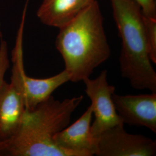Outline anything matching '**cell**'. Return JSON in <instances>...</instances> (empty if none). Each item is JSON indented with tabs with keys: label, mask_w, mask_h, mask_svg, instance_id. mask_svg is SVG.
<instances>
[{
	"label": "cell",
	"mask_w": 156,
	"mask_h": 156,
	"mask_svg": "<svg viewBox=\"0 0 156 156\" xmlns=\"http://www.w3.org/2000/svg\"><path fill=\"white\" fill-rule=\"evenodd\" d=\"M82 95L64 100L51 95L33 109H26L16 133L0 142V156H75L56 145L54 137L69 126Z\"/></svg>",
	"instance_id": "cell-1"
},
{
	"label": "cell",
	"mask_w": 156,
	"mask_h": 156,
	"mask_svg": "<svg viewBox=\"0 0 156 156\" xmlns=\"http://www.w3.org/2000/svg\"><path fill=\"white\" fill-rule=\"evenodd\" d=\"M59 30L55 45L64 60L69 81L78 82L90 78L111 56L98 1Z\"/></svg>",
	"instance_id": "cell-2"
},
{
	"label": "cell",
	"mask_w": 156,
	"mask_h": 156,
	"mask_svg": "<svg viewBox=\"0 0 156 156\" xmlns=\"http://www.w3.org/2000/svg\"><path fill=\"white\" fill-rule=\"evenodd\" d=\"M110 1L122 40L121 75L135 89L156 93V73L148 53L142 10L135 0Z\"/></svg>",
	"instance_id": "cell-3"
},
{
	"label": "cell",
	"mask_w": 156,
	"mask_h": 156,
	"mask_svg": "<svg viewBox=\"0 0 156 156\" xmlns=\"http://www.w3.org/2000/svg\"><path fill=\"white\" fill-rule=\"evenodd\" d=\"M23 19L12 55L11 82L21 95L26 109H31L48 99L60 86L69 81V76L65 69L55 76L45 79L31 78L27 75L24 67L23 50L24 13Z\"/></svg>",
	"instance_id": "cell-4"
},
{
	"label": "cell",
	"mask_w": 156,
	"mask_h": 156,
	"mask_svg": "<svg viewBox=\"0 0 156 156\" xmlns=\"http://www.w3.org/2000/svg\"><path fill=\"white\" fill-rule=\"evenodd\" d=\"M97 156H154L156 141L140 134L128 133L120 124L108 128L95 139Z\"/></svg>",
	"instance_id": "cell-5"
},
{
	"label": "cell",
	"mask_w": 156,
	"mask_h": 156,
	"mask_svg": "<svg viewBox=\"0 0 156 156\" xmlns=\"http://www.w3.org/2000/svg\"><path fill=\"white\" fill-rule=\"evenodd\" d=\"M83 81L86 86V93L91 101L90 105L94 115L91 132L95 140L105 130L123 122L113 102L112 95L115 87L108 83L106 69L102 71L94 79L87 78Z\"/></svg>",
	"instance_id": "cell-6"
},
{
	"label": "cell",
	"mask_w": 156,
	"mask_h": 156,
	"mask_svg": "<svg viewBox=\"0 0 156 156\" xmlns=\"http://www.w3.org/2000/svg\"><path fill=\"white\" fill-rule=\"evenodd\" d=\"M112 100L123 123L145 127L156 133V93L140 95H112Z\"/></svg>",
	"instance_id": "cell-7"
},
{
	"label": "cell",
	"mask_w": 156,
	"mask_h": 156,
	"mask_svg": "<svg viewBox=\"0 0 156 156\" xmlns=\"http://www.w3.org/2000/svg\"><path fill=\"white\" fill-rule=\"evenodd\" d=\"M93 115L90 105L75 122L56 134L54 137L56 145L75 156L94 155L95 140L91 132Z\"/></svg>",
	"instance_id": "cell-8"
},
{
	"label": "cell",
	"mask_w": 156,
	"mask_h": 156,
	"mask_svg": "<svg viewBox=\"0 0 156 156\" xmlns=\"http://www.w3.org/2000/svg\"><path fill=\"white\" fill-rule=\"evenodd\" d=\"M25 111L21 95L11 82L5 80L0 87V142L16 133Z\"/></svg>",
	"instance_id": "cell-9"
},
{
	"label": "cell",
	"mask_w": 156,
	"mask_h": 156,
	"mask_svg": "<svg viewBox=\"0 0 156 156\" xmlns=\"http://www.w3.org/2000/svg\"><path fill=\"white\" fill-rule=\"evenodd\" d=\"M97 0H43L37 15L46 26L60 28Z\"/></svg>",
	"instance_id": "cell-10"
},
{
	"label": "cell",
	"mask_w": 156,
	"mask_h": 156,
	"mask_svg": "<svg viewBox=\"0 0 156 156\" xmlns=\"http://www.w3.org/2000/svg\"><path fill=\"white\" fill-rule=\"evenodd\" d=\"M146 40L151 62L156 63V18L144 16Z\"/></svg>",
	"instance_id": "cell-11"
},
{
	"label": "cell",
	"mask_w": 156,
	"mask_h": 156,
	"mask_svg": "<svg viewBox=\"0 0 156 156\" xmlns=\"http://www.w3.org/2000/svg\"><path fill=\"white\" fill-rule=\"evenodd\" d=\"M9 67L10 62L7 42L1 39L0 42V87L5 81V73Z\"/></svg>",
	"instance_id": "cell-12"
},
{
	"label": "cell",
	"mask_w": 156,
	"mask_h": 156,
	"mask_svg": "<svg viewBox=\"0 0 156 156\" xmlns=\"http://www.w3.org/2000/svg\"><path fill=\"white\" fill-rule=\"evenodd\" d=\"M140 5L144 15L156 18V0H135Z\"/></svg>",
	"instance_id": "cell-13"
}]
</instances>
